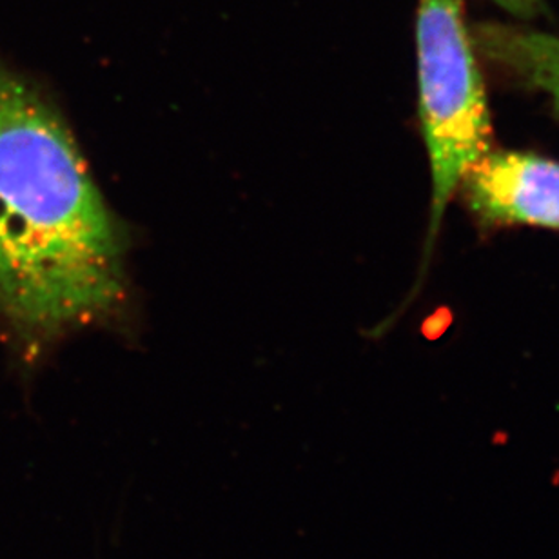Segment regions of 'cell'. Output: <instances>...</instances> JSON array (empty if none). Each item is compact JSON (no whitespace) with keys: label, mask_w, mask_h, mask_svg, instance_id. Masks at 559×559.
Listing matches in <instances>:
<instances>
[{"label":"cell","mask_w":559,"mask_h":559,"mask_svg":"<svg viewBox=\"0 0 559 559\" xmlns=\"http://www.w3.org/2000/svg\"><path fill=\"white\" fill-rule=\"evenodd\" d=\"M501 10L511 13V15L520 16V19H531L536 16L544 10L542 0H495Z\"/></svg>","instance_id":"5b68a950"},{"label":"cell","mask_w":559,"mask_h":559,"mask_svg":"<svg viewBox=\"0 0 559 559\" xmlns=\"http://www.w3.org/2000/svg\"><path fill=\"white\" fill-rule=\"evenodd\" d=\"M457 194L479 226L559 231V162L536 153L492 147L468 169Z\"/></svg>","instance_id":"3957f363"},{"label":"cell","mask_w":559,"mask_h":559,"mask_svg":"<svg viewBox=\"0 0 559 559\" xmlns=\"http://www.w3.org/2000/svg\"><path fill=\"white\" fill-rule=\"evenodd\" d=\"M471 35L479 59L518 86L544 93L559 114V35L506 22H478Z\"/></svg>","instance_id":"277c9868"},{"label":"cell","mask_w":559,"mask_h":559,"mask_svg":"<svg viewBox=\"0 0 559 559\" xmlns=\"http://www.w3.org/2000/svg\"><path fill=\"white\" fill-rule=\"evenodd\" d=\"M124 293L119 231L64 120L0 60V320L48 344Z\"/></svg>","instance_id":"6da1fadb"},{"label":"cell","mask_w":559,"mask_h":559,"mask_svg":"<svg viewBox=\"0 0 559 559\" xmlns=\"http://www.w3.org/2000/svg\"><path fill=\"white\" fill-rule=\"evenodd\" d=\"M416 53L419 119L432 180L425 273L447 205L468 169L495 147V133L465 0H419Z\"/></svg>","instance_id":"7a4b0ae2"}]
</instances>
